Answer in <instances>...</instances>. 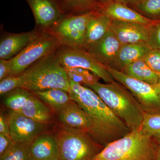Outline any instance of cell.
<instances>
[{
	"label": "cell",
	"mask_w": 160,
	"mask_h": 160,
	"mask_svg": "<svg viewBox=\"0 0 160 160\" xmlns=\"http://www.w3.org/2000/svg\"><path fill=\"white\" fill-rule=\"evenodd\" d=\"M55 53L64 67L87 69L106 83L115 81L105 65L86 50L61 46L57 49Z\"/></svg>",
	"instance_id": "obj_9"
},
{
	"label": "cell",
	"mask_w": 160,
	"mask_h": 160,
	"mask_svg": "<svg viewBox=\"0 0 160 160\" xmlns=\"http://www.w3.org/2000/svg\"><path fill=\"white\" fill-rule=\"evenodd\" d=\"M146 43L152 49H160V23L150 26V32Z\"/></svg>",
	"instance_id": "obj_31"
},
{
	"label": "cell",
	"mask_w": 160,
	"mask_h": 160,
	"mask_svg": "<svg viewBox=\"0 0 160 160\" xmlns=\"http://www.w3.org/2000/svg\"><path fill=\"white\" fill-rule=\"evenodd\" d=\"M12 69V58L7 60L0 59V81L11 75Z\"/></svg>",
	"instance_id": "obj_32"
},
{
	"label": "cell",
	"mask_w": 160,
	"mask_h": 160,
	"mask_svg": "<svg viewBox=\"0 0 160 160\" xmlns=\"http://www.w3.org/2000/svg\"><path fill=\"white\" fill-rule=\"evenodd\" d=\"M96 11L66 15L47 32L56 38L61 46L83 49L87 25Z\"/></svg>",
	"instance_id": "obj_6"
},
{
	"label": "cell",
	"mask_w": 160,
	"mask_h": 160,
	"mask_svg": "<svg viewBox=\"0 0 160 160\" xmlns=\"http://www.w3.org/2000/svg\"><path fill=\"white\" fill-rule=\"evenodd\" d=\"M52 111L49 106L32 93L20 113L37 122L47 125L52 122Z\"/></svg>",
	"instance_id": "obj_20"
},
{
	"label": "cell",
	"mask_w": 160,
	"mask_h": 160,
	"mask_svg": "<svg viewBox=\"0 0 160 160\" xmlns=\"http://www.w3.org/2000/svg\"><path fill=\"white\" fill-rule=\"evenodd\" d=\"M96 1H97L101 6L110 2H112L113 0H96Z\"/></svg>",
	"instance_id": "obj_37"
},
{
	"label": "cell",
	"mask_w": 160,
	"mask_h": 160,
	"mask_svg": "<svg viewBox=\"0 0 160 160\" xmlns=\"http://www.w3.org/2000/svg\"><path fill=\"white\" fill-rule=\"evenodd\" d=\"M121 71L131 77L152 86L157 85L159 80V74L149 67L143 58L130 63Z\"/></svg>",
	"instance_id": "obj_21"
},
{
	"label": "cell",
	"mask_w": 160,
	"mask_h": 160,
	"mask_svg": "<svg viewBox=\"0 0 160 160\" xmlns=\"http://www.w3.org/2000/svg\"><path fill=\"white\" fill-rule=\"evenodd\" d=\"M58 160H92L104 147L86 132L60 125L55 133Z\"/></svg>",
	"instance_id": "obj_5"
},
{
	"label": "cell",
	"mask_w": 160,
	"mask_h": 160,
	"mask_svg": "<svg viewBox=\"0 0 160 160\" xmlns=\"http://www.w3.org/2000/svg\"><path fill=\"white\" fill-rule=\"evenodd\" d=\"M55 52L38 60L19 75V88L31 92L50 89L69 92V78Z\"/></svg>",
	"instance_id": "obj_3"
},
{
	"label": "cell",
	"mask_w": 160,
	"mask_h": 160,
	"mask_svg": "<svg viewBox=\"0 0 160 160\" xmlns=\"http://www.w3.org/2000/svg\"><path fill=\"white\" fill-rule=\"evenodd\" d=\"M142 0H113L114 2H118L125 4L127 6H131L136 4Z\"/></svg>",
	"instance_id": "obj_35"
},
{
	"label": "cell",
	"mask_w": 160,
	"mask_h": 160,
	"mask_svg": "<svg viewBox=\"0 0 160 160\" xmlns=\"http://www.w3.org/2000/svg\"><path fill=\"white\" fill-rule=\"evenodd\" d=\"M69 81V96L90 116L109 143L123 137L130 130L98 95L87 86Z\"/></svg>",
	"instance_id": "obj_1"
},
{
	"label": "cell",
	"mask_w": 160,
	"mask_h": 160,
	"mask_svg": "<svg viewBox=\"0 0 160 160\" xmlns=\"http://www.w3.org/2000/svg\"><path fill=\"white\" fill-rule=\"evenodd\" d=\"M32 92L55 112L61 110L71 100L69 92L63 89H50Z\"/></svg>",
	"instance_id": "obj_22"
},
{
	"label": "cell",
	"mask_w": 160,
	"mask_h": 160,
	"mask_svg": "<svg viewBox=\"0 0 160 160\" xmlns=\"http://www.w3.org/2000/svg\"><path fill=\"white\" fill-rule=\"evenodd\" d=\"M98 11L112 20L138 23L146 26H151L156 23L154 21L140 14L127 5L114 1L101 6Z\"/></svg>",
	"instance_id": "obj_15"
},
{
	"label": "cell",
	"mask_w": 160,
	"mask_h": 160,
	"mask_svg": "<svg viewBox=\"0 0 160 160\" xmlns=\"http://www.w3.org/2000/svg\"><path fill=\"white\" fill-rule=\"evenodd\" d=\"M143 58L152 70L160 74V49H152Z\"/></svg>",
	"instance_id": "obj_30"
},
{
	"label": "cell",
	"mask_w": 160,
	"mask_h": 160,
	"mask_svg": "<svg viewBox=\"0 0 160 160\" xmlns=\"http://www.w3.org/2000/svg\"><path fill=\"white\" fill-rule=\"evenodd\" d=\"M61 46L48 32H42L19 54L12 58L11 75H19L38 60L56 51Z\"/></svg>",
	"instance_id": "obj_7"
},
{
	"label": "cell",
	"mask_w": 160,
	"mask_h": 160,
	"mask_svg": "<svg viewBox=\"0 0 160 160\" xmlns=\"http://www.w3.org/2000/svg\"><path fill=\"white\" fill-rule=\"evenodd\" d=\"M157 145L140 128L107 144L92 160H154Z\"/></svg>",
	"instance_id": "obj_4"
},
{
	"label": "cell",
	"mask_w": 160,
	"mask_h": 160,
	"mask_svg": "<svg viewBox=\"0 0 160 160\" xmlns=\"http://www.w3.org/2000/svg\"><path fill=\"white\" fill-rule=\"evenodd\" d=\"M154 160H160V144H158V143Z\"/></svg>",
	"instance_id": "obj_36"
},
{
	"label": "cell",
	"mask_w": 160,
	"mask_h": 160,
	"mask_svg": "<svg viewBox=\"0 0 160 160\" xmlns=\"http://www.w3.org/2000/svg\"><path fill=\"white\" fill-rule=\"evenodd\" d=\"M29 146L15 143L5 154L0 156V160H31Z\"/></svg>",
	"instance_id": "obj_27"
},
{
	"label": "cell",
	"mask_w": 160,
	"mask_h": 160,
	"mask_svg": "<svg viewBox=\"0 0 160 160\" xmlns=\"http://www.w3.org/2000/svg\"><path fill=\"white\" fill-rule=\"evenodd\" d=\"M42 32L34 28L21 33L4 32L0 41V59L7 60L14 57Z\"/></svg>",
	"instance_id": "obj_13"
},
{
	"label": "cell",
	"mask_w": 160,
	"mask_h": 160,
	"mask_svg": "<svg viewBox=\"0 0 160 160\" xmlns=\"http://www.w3.org/2000/svg\"><path fill=\"white\" fill-rule=\"evenodd\" d=\"M32 92L22 88H18L7 93L4 104L11 111L20 113Z\"/></svg>",
	"instance_id": "obj_24"
},
{
	"label": "cell",
	"mask_w": 160,
	"mask_h": 160,
	"mask_svg": "<svg viewBox=\"0 0 160 160\" xmlns=\"http://www.w3.org/2000/svg\"><path fill=\"white\" fill-rule=\"evenodd\" d=\"M154 139L155 141L158 144H160V134L152 138Z\"/></svg>",
	"instance_id": "obj_39"
},
{
	"label": "cell",
	"mask_w": 160,
	"mask_h": 160,
	"mask_svg": "<svg viewBox=\"0 0 160 160\" xmlns=\"http://www.w3.org/2000/svg\"><path fill=\"white\" fill-rule=\"evenodd\" d=\"M159 80L158 82L157 85H156L155 86L156 87L157 90L158 94L159 95L160 98V74H159Z\"/></svg>",
	"instance_id": "obj_38"
},
{
	"label": "cell",
	"mask_w": 160,
	"mask_h": 160,
	"mask_svg": "<svg viewBox=\"0 0 160 160\" xmlns=\"http://www.w3.org/2000/svg\"><path fill=\"white\" fill-rule=\"evenodd\" d=\"M64 68L69 79L75 82L87 86L98 81L99 78L87 69L75 67Z\"/></svg>",
	"instance_id": "obj_25"
},
{
	"label": "cell",
	"mask_w": 160,
	"mask_h": 160,
	"mask_svg": "<svg viewBox=\"0 0 160 160\" xmlns=\"http://www.w3.org/2000/svg\"><path fill=\"white\" fill-rule=\"evenodd\" d=\"M31 160H58L55 135L44 132L34 139L29 147Z\"/></svg>",
	"instance_id": "obj_17"
},
{
	"label": "cell",
	"mask_w": 160,
	"mask_h": 160,
	"mask_svg": "<svg viewBox=\"0 0 160 160\" xmlns=\"http://www.w3.org/2000/svg\"><path fill=\"white\" fill-rule=\"evenodd\" d=\"M67 15H79L97 11L101 6L96 0H61Z\"/></svg>",
	"instance_id": "obj_23"
},
{
	"label": "cell",
	"mask_w": 160,
	"mask_h": 160,
	"mask_svg": "<svg viewBox=\"0 0 160 160\" xmlns=\"http://www.w3.org/2000/svg\"><path fill=\"white\" fill-rule=\"evenodd\" d=\"M15 144L11 137L0 133V156L5 154Z\"/></svg>",
	"instance_id": "obj_33"
},
{
	"label": "cell",
	"mask_w": 160,
	"mask_h": 160,
	"mask_svg": "<svg viewBox=\"0 0 160 160\" xmlns=\"http://www.w3.org/2000/svg\"><path fill=\"white\" fill-rule=\"evenodd\" d=\"M140 128L144 133L150 137L160 134V112H145Z\"/></svg>",
	"instance_id": "obj_26"
},
{
	"label": "cell",
	"mask_w": 160,
	"mask_h": 160,
	"mask_svg": "<svg viewBox=\"0 0 160 160\" xmlns=\"http://www.w3.org/2000/svg\"><path fill=\"white\" fill-rule=\"evenodd\" d=\"M31 8L35 29L47 32L62 18L67 15L61 0H25Z\"/></svg>",
	"instance_id": "obj_11"
},
{
	"label": "cell",
	"mask_w": 160,
	"mask_h": 160,
	"mask_svg": "<svg viewBox=\"0 0 160 160\" xmlns=\"http://www.w3.org/2000/svg\"><path fill=\"white\" fill-rule=\"evenodd\" d=\"M0 82V94H6L16 88H19L20 78L19 75H10Z\"/></svg>",
	"instance_id": "obj_29"
},
{
	"label": "cell",
	"mask_w": 160,
	"mask_h": 160,
	"mask_svg": "<svg viewBox=\"0 0 160 160\" xmlns=\"http://www.w3.org/2000/svg\"><path fill=\"white\" fill-rule=\"evenodd\" d=\"M7 118L10 136L16 144L29 145L38 136L44 132L45 124L22 113L10 110Z\"/></svg>",
	"instance_id": "obj_12"
},
{
	"label": "cell",
	"mask_w": 160,
	"mask_h": 160,
	"mask_svg": "<svg viewBox=\"0 0 160 160\" xmlns=\"http://www.w3.org/2000/svg\"><path fill=\"white\" fill-rule=\"evenodd\" d=\"M0 133L11 137L7 117L4 115L2 112L0 114Z\"/></svg>",
	"instance_id": "obj_34"
},
{
	"label": "cell",
	"mask_w": 160,
	"mask_h": 160,
	"mask_svg": "<svg viewBox=\"0 0 160 160\" xmlns=\"http://www.w3.org/2000/svg\"><path fill=\"white\" fill-rule=\"evenodd\" d=\"M115 80L126 87L146 112H160V98L155 86L137 79L123 72L105 66Z\"/></svg>",
	"instance_id": "obj_10"
},
{
	"label": "cell",
	"mask_w": 160,
	"mask_h": 160,
	"mask_svg": "<svg viewBox=\"0 0 160 160\" xmlns=\"http://www.w3.org/2000/svg\"><path fill=\"white\" fill-rule=\"evenodd\" d=\"M56 113L61 126L86 132L103 147L109 144L94 120L73 100Z\"/></svg>",
	"instance_id": "obj_8"
},
{
	"label": "cell",
	"mask_w": 160,
	"mask_h": 160,
	"mask_svg": "<svg viewBox=\"0 0 160 160\" xmlns=\"http://www.w3.org/2000/svg\"><path fill=\"white\" fill-rule=\"evenodd\" d=\"M111 22L110 18L96 11L87 25L83 49L86 50L100 41L110 29Z\"/></svg>",
	"instance_id": "obj_19"
},
{
	"label": "cell",
	"mask_w": 160,
	"mask_h": 160,
	"mask_svg": "<svg viewBox=\"0 0 160 160\" xmlns=\"http://www.w3.org/2000/svg\"><path fill=\"white\" fill-rule=\"evenodd\" d=\"M131 6L136 10L149 16L160 15V0H142Z\"/></svg>",
	"instance_id": "obj_28"
},
{
	"label": "cell",
	"mask_w": 160,
	"mask_h": 160,
	"mask_svg": "<svg viewBox=\"0 0 160 160\" xmlns=\"http://www.w3.org/2000/svg\"><path fill=\"white\" fill-rule=\"evenodd\" d=\"M122 45L110 28L100 41L86 50L92 54L103 65L110 66Z\"/></svg>",
	"instance_id": "obj_16"
},
{
	"label": "cell",
	"mask_w": 160,
	"mask_h": 160,
	"mask_svg": "<svg viewBox=\"0 0 160 160\" xmlns=\"http://www.w3.org/2000/svg\"><path fill=\"white\" fill-rule=\"evenodd\" d=\"M86 86L97 93L109 109L124 122L130 131L141 127L146 112L123 85L115 81L106 84L98 81Z\"/></svg>",
	"instance_id": "obj_2"
},
{
	"label": "cell",
	"mask_w": 160,
	"mask_h": 160,
	"mask_svg": "<svg viewBox=\"0 0 160 160\" xmlns=\"http://www.w3.org/2000/svg\"><path fill=\"white\" fill-rule=\"evenodd\" d=\"M152 49L146 42L122 44L110 66L121 71L130 63L143 58Z\"/></svg>",
	"instance_id": "obj_18"
},
{
	"label": "cell",
	"mask_w": 160,
	"mask_h": 160,
	"mask_svg": "<svg viewBox=\"0 0 160 160\" xmlns=\"http://www.w3.org/2000/svg\"><path fill=\"white\" fill-rule=\"evenodd\" d=\"M151 26L112 20L110 29L122 44L146 42Z\"/></svg>",
	"instance_id": "obj_14"
}]
</instances>
